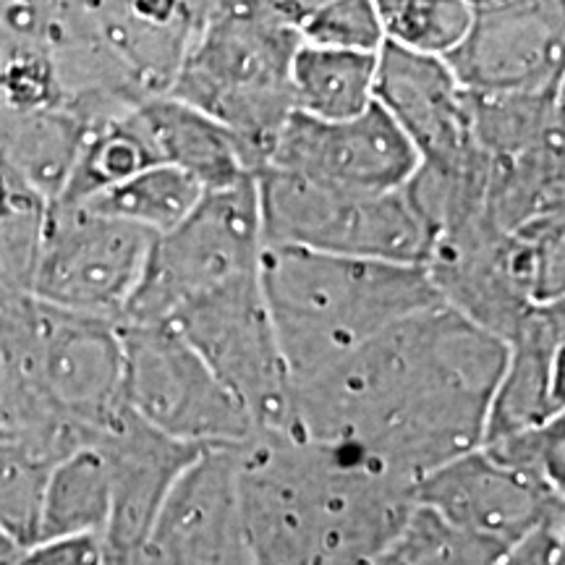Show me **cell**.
I'll return each mask as SVG.
<instances>
[{
	"label": "cell",
	"instance_id": "1",
	"mask_svg": "<svg viewBox=\"0 0 565 565\" xmlns=\"http://www.w3.org/2000/svg\"><path fill=\"white\" fill-rule=\"evenodd\" d=\"M505 343L445 303L391 324L294 385V433L414 487L484 440Z\"/></svg>",
	"mask_w": 565,
	"mask_h": 565
},
{
	"label": "cell",
	"instance_id": "2",
	"mask_svg": "<svg viewBox=\"0 0 565 565\" xmlns=\"http://www.w3.org/2000/svg\"><path fill=\"white\" fill-rule=\"evenodd\" d=\"M236 484L254 565H364L416 508L412 482L291 433H259L238 448Z\"/></svg>",
	"mask_w": 565,
	"mask_h": 565
},
{
	"label": "cell",
	"instance_id": "3",
	"mask_svg": "<svg viewBox=\"0 0 565 565\" xmlns=\"http://www.w3.org/2000/svg\"><path fill=\"white\" fill-rule=\"evenodd\" d=\"M6 422L95 445L124 412L118 322L58 309L0 286Z\"/></svg>",
	"mask_w": 565,
	"mask_h": 565
},
{
	"label": "cell",
	"instance_id": "4",
	"mask_svg": "<svg viewBox=\"0 0 565 565\" xmlns=\"http://www.w3.org/2000/svg\"><path fill=\"white\" fill-rule=\"evenodd\" d=\"M259 291L294 385L335 364L391 324L437 307L422 265L265 246Z\"/></svg>",
	"mask_w": 565,
	"mask_h": 565
},
{
	"label": "cell",
	"instance_id": "5",
	"mask_svg": "<svg viewBox=\"0 0 565 565\" xmlns=\"http://www.w3.org/2000/svg\"><path fill=\"white\" fill-rule=\"evenodd\" d=\"M299 45L282 3H202L168 97L228 129L257 175L294 113L291 61Z\"/></svg>",
	"mask_w": 565,
	"mask_h": 565
},
{
	"label": "cell",
	"instance_id": "6",
	"mask_svg": "<svg viewBox=\"0 0 565 565\" xmlns=\"http://www.w3.org/2000/svg\"><path fill=\"white\" fill-rule=\"evenodd\" d=\"M263 252L257 179L204 192L173 231L152 242L118 324L168 322L189 303L259 275Z\"/></svg>",
	"mask_w": 565,
	"mask_h": 565
},
{
	"label": "cell",
	"instance_id": "7",
	"mask_svg": "<svg viewBox=\"0 0 565 565\" xmlns=\"http://www.w3.org/2000/svg\"><path fill=\"white\" fill-rule=\"evenodd\" d=\"M254 179L265 246L424 267L429 236L406 189L345 192L270 168Z\"/></svg>",
	"mask_w": 565,
	"mask_h": 565
},
{
	"label": "cell",
	"instance_id": "8",
	"mask_svg": "<svg viewBox=\"0 0 565 565\" xmlns=\"http://www.w3.org/2000/svg\"><path fill=\"white\" fill-rule=\"evenodd\" d=\"M124 404L171 440L200 450L244 448L257 427L171 324H118Z\"/></svg>",
	"mask_w": 565,
	"mask_h": 565
},
{
	"label": "cell",
	"instance_id": "9",
	"mask_svg": "<svg viewBox=\"0 0 565 565\" xmlns=\"http://www.w3.org/2000/svg\"><path fill=\"white\" fill-rule=\"evenodd\" d=\"M166 324L210 366L259 433H294V377L267 315L259 275L189 303Z\"/></svg>",
	"mask_w": 565,
	"mask_h": 565
},
{
	"label": "cell",
	"instance_id": "10",
	"mask_svg": "<svg viewBox=\"0 0 565 565\" xmlns=\"http://www.w3.org/2000/svg\"><path fill=\"white\" fill-rule=\"evenodd\" d=\"M152 242V233L137 225L87 207L51 204L26 291L58 309L118 322Z\"/></svg>",
	"mask_w": 565,
	"mask_h": 565
},
{
	"label": "cell",
	"instance_id": "11",
	"mask_svg": "<svg viewBox=\"0 0 565 565\" xmlns=\"http://www.w3.org/2000/svg\"><path fill=\"white\" fill-rule=\"evenodd\" d=\"M563 3L487 0L445 63L466 95H534L563 87Z\"/></svg>",
	"mask_w": 565,
	"mask_h": 565
},
{
	"label": "cell",
	"instance_id": "12",
	"mask_svg": "<svg viewBox=\"0 0 565 565\" xmlns=\"http://www.w3.org/2000/svg\"><path fill=\"white\" fill-rule=\"evenodd\" d=\"M238 448L204 450L168 492L137 547L105 565H254L238 508Z\"/></svg>",
	"mask_w": 565,
	"mask_h": 565
},
{
	"label": "cell",
	"instance_id": "13",
	"mask_svg": "<svg viewBox=\"0 0 565 565\" xmlns=\"http://www.w3.org/2000/svg\"><path fill=\"white\" fill-rule=\"evenodd\" d=\"M265 168L320 186L380 194L404 189L419 158L387 113L372 105L345 121H315L291 113Z\"/></svg>",
	"mask_w": 565,
	"mask_h": 565
},
{
	"label": "cell",
	"instance_id": "14",
	"mask_svg": "<svg viewBox=\"0 0 565 565\" xmlns=\"http://www.w3.org/2000/svg\"><path fill=\"white\" fill-rule=\"evenodd\" d=\"M374 105L398 126L422 168L461 171L487 158L471 131L469 95L443 58L383 42L374 71Z\"/></svg>",
	"mask_w": 565,
	"mask_h": 565
},
{
	"label": "cell",
	"instance_id": "15",
	"mask_svg": "<svg viewBox=\"0 0 565 565\" xmlns=\"http://www.w3.org/2000/svg\"><path fill=\"white\" fill-rule=\"evenodd\" d=\"M416 505L450 526L511 550L545 526L563 524V494L526 482L482 448L440 466L416 484Z\"/></svg>",
	"mask_w": 565,
	"mask_h": 565
},
{
	"label": "cell",
	"instance_id": "16",
	"mask_svg": "<svg viewBox=\"0 0 565 565\" xmlns=\"http://www.w3.org/2000/svg\"><path fill=\"white\" fill-rule=\"evenodd\" d=\"M95 448L110 477V515L100 542L105 555H121L145 540L168 492L204 450L158 433L129 406L97 437Z\"/></svg>",
	"mask_w": 565,
	"mask_h": 565
},
{
	"label": "cell",
	"instance_id": "17",
	"mask_svg": "<svg viewBox=\"0 0 565 565\" xmlns=\"http://www.w3.org/2000/svg\"><path fill=\"white\" fill-rule=\"evenodd\" d=\"M563 301L540 307L505 345L484 443L563 419Z\"/></svg>",
	"mask_w": 565,
	"mask_h": 565
},
{
	"label": "cell",
	"instance_id": "18",
	"mask_svg": "<svg viewBox=\"0 0 565 565\" xmlns=\"http://www.w3.org/2000/svg\"><path fill=\"white\" fill-rule=\"evenodd\" d=\"M89 9L139 95L166 97L200 24L202 3H97Z\"/></svg>",
	"mask_w": 565,
	"mask_h": 565
},
{
	"label": "cell",
	"instance_id": "19",
	"mask_svg": "<svg viewBox=\"0 0 565 565\" xmlns=\"http://www.w3.org/2000/svg\"><path fill=\"white\" fill-rule=\"evenodd\" d=\"M160 166L192 175L204 192L252 179L254 168L242 141L221 124L173 97H152L139 105Z\"/></svg>",
	"mask_w": 565,
	"mask_h": 565
},
{
	"label": "cell",
	"instance_id": "20",
	"mask_svg": "<svg viewBox=\"0 0 565 565\" xmlns=\"http://www.w3.org/2000/svg\"><path fill=\"white\" fill-rule=\"evenodd\" d=\"M87 131L89 126L66 108L0 113V166L51 207Z\"/></svg>",
	"mask_w": 565,
	"mask_h": 565
},
{
	"label": "cell",
	"instance_id": "21",
	"mask_svg": "<svg viewBox=\"0 0 565 565\" xmlns=\"http://www.w3.org/2000/svg\"><path fill=\"white\" fill-rule=\"evenodd\" d=\"M84 448L53 429L0 424V526L24 547L38 542L40 511L55 463Z\"/></svg>",
	"mask_w": 565,
	"mask_h": 565
},
{
	"label": "cell",
	"instance_id": "22",
	"mask_svg": "<svg viewBox=\"0 0 565 565\" xmlns=\"http://www.w3.org/2000/svg\"><path fill=\"white\" fill-rule=\"evenodd\" d=\"M377 53L299 45L291 61V108L315 121H345L374 105Z\"/></svg>",
	"mask_w": 565,
	"mask_h": 565
},
{
	"label": "cell",
	"instance_id": "23",
	"mask_svg": "<svg viewBox=\"0 0 565 565\" xmlns=\"http://www.w3.org/2000/svg\"><path fill=\"white\" fill-rule=\"evenodd\" d=\"M487 217L498 231L563 217V139L505 160H490Z\"/></svg>",
	"mask_w": 565,
	"mask_h": 565
},
{
	"label": "cell",
	"instance_id": "24",
	"mask_svg": "<svg viewBox=\"0 0 565 565\" xmlns=\"http://www.w3.org/2000/svg\"><path fill=\"white\" fill-rule=\"evenodd\" d=\"M152 166H160V162L154 158L150 134L137 105L121 116L89 126L66 186L55 204L82 207Z\"/></svg>",
	"mask_w": 565,
	"mask_h": 565
},
{
	"label": "cell",
	"instance_id": "25",
	"mask_svg": "<svg viewBox=\"0 0 565 565\" xmlns=\"http://www.w3.org/2000/svg\"><path fill=\"white\" fill-rule=\"evenodd\" d=\"M110 515V477L95 445L74 450L55 463L40 511L38 542L97 536ZM34 542V545H38Z\"/></svg>",
	"mask_w": 565,
	"mask_h": 565
},
{
	"label": "cell",
	"instance_id": "26",
	"mask_svg": "<svg viewBox=\"0 0 565 565\" xmlns=\"http://www.w3.org/2000/svg\"><path fill=\"white\" fill-rule=\"evenodd\" d=\"M471 131L490 160L563 139V87L534 95H469Z\"/></svg>",
	"mask_w": 565,
	"mask_h": 565
},
{
	"label": "cell",
	"instance_id": "27",
	"mask_svg": "<svg viewBox=\"0 0 565 565\" xmlns=\"http://www.w3.org/2000/svg\"><path fill=\"white\" fill-rule=\"evenodd\" d=\"M202 194L204 189L192 175L171 166H152L82 207L137 225L158 238L173 231L196 207Z\"/></svg>",
	"mask_w": 565,
	"mask_h": 565
},
{
	"label": "cell",
	"instance_id": "28",
	"mask_svg": "<svg viewBox=\"0 0 565 565\" xmlns=\"http://www.w3.org/2000/svg\"><path fill=\"white\" fill-rule=\"evenodd\" d=\"M383 38L401 51L448 58L471 24L466 0H380L374 3Z\"/></svg>",
	"mask_w": 565,
	"mask_h": 565
},
{
	"label": "cell",
	"instance_id": "29",
	"mask_svg": "<svg viewBox=\"0 0 565 565\" xmlns=\"http://www.w3.org/2000/svg\"><path fill=\"white\" fill-rule=\"evenodd\" d=\"M301 45L333 51L377 53L383 26L370 0H324V3H282Z\"/></svg>",
	"mask_w": 565,
	"mask_h": 565
},
{
	"label": "cell",
	"instance_id": "30",
	"mask_svg": "<svg viewBox=\"0 0 565 565\" xmlns=\"http://www.w3.org/2000/svg\"><path fill=\"white\" fill-rule=\"evenodd\" d=\"M492 461L542 490L563 494V419L479 445Z\"/></svg>",
	"mask_w": 565,
	"mask_h": 565
},
{
	"label": "cell",
	"instance_id": "31",
	"mask_svg": "<svg viewBox=\"0 0 565 565\" xmlns=\"http://www.w3.org/2000/svg\"><path fill=\"white\" fill-rule=\"evenodd\" d=\"M13 565H105V550L97 536L38 542L26 547Z\"/></svg>",
	"mask_w": 565,
	"mask_h": 565
},
{
	"label": "cell",
	"instance_id": "32",
	"mask_svg": "<svg viewBox=\"0 0 565 565\" xmlns=\"http://www.w3.org/2000/svg\"><path fill=\"white\" fill-rule=\"evenodd\" d=\"M494 565H563V524L526 536Z\"/></svg>",
	"mask_w": 565,
	"mask_h": 565
},
{
	"label": "cell",
	"instance_id": "33",
	"mask_svg": "<svg viewBox=\"0 0 565 565\" xmlns=\"http://www.w3.org/2000/svg\"><path fill=\"white\" fill-rule=\"evenodd\" d=\"M24 550L26 547L21 545L17 536L0 526V565H13L21 555H24Z\"/></svg>",
	"mask_w": 565,
	"mask_h": 565
},
{
	"label": "cell",
	"instance_id": "34",
	"mask_svg": "<svg viewBox=\"0 0 565 565\" xmlns=\"http://www.w3.org/2000/svg\"><path fill=\"white\" fill-rule=\"evenodd\" d=\"M6 422V380H3V364H0V424Z\"/></svg>",
	"mask_w": 565,
	"mask_h": 565
}]
</instances>
